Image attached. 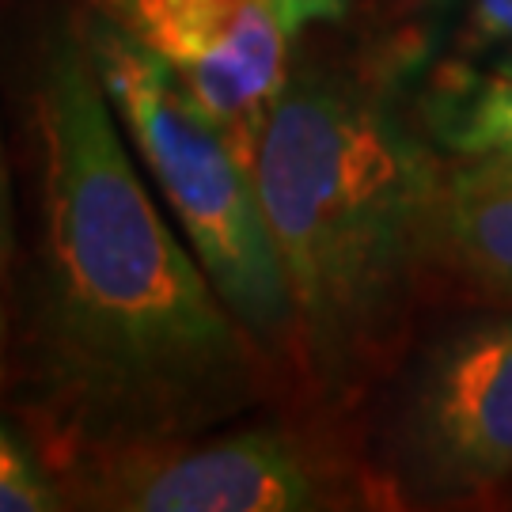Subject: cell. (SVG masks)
Here are the masks:
<instances>
[{"instance_id": "1", "label": "cell", "mask_w": 512, "mask_h": 512, "mask_svg": "<svg viewBox=\"0 0 512 512\" xmlns=\"http://www.w3.org/2000/svg\"><path fill=\"white\" fill-rule=\"evenodd\" d=\"M38 129L46 334L76 410L171 429L239 403L251 334L141 183L84 35L50 46Z\"/></svg>"}, {"instance_id": "2", "label": "cell", "mask_w": 512, "mask_h": 512, "mask_svg": "<svg viewBox=\"0 0 512 512\" xmlns=\"http://www.w3.org/2000/svg\"><path fill=\"white\" fill-rule=\"evenodd\" d=\"M440 156L395 107V76H289L251 141L262 213L293 300V330L323 384L384 349L425 266Z\"/></svg>"}, {"instance_id": "3", "label": "cell", "mask_w": 512, "mask_h": 512, "mask_svg": "<svg viewBox=\"0 0 512 512\" xmlns=\"http://www.w3.org/2000/svg\"><path fill=\"white\" fill-rule=\"evenodd\" d=\"M84 42L129 145L220 300L255 342L296 338L293 300L262 213L251 148L103 8L84 23Z\"/></svg>"}, {"instance_id": "4", "label": "cell", "mask_w": 512, "mask_h": 512, "mask_svg": "<svg viewBox=\"0 0 512 512\" xmlns=\"http://www.w3.org/2000/svg\"><path fill=\"white\" fill-rule=\"evenodd\" d=\"M406 467L440 497L494 494L512 478V315L448 334L418 372L403 421Z\"/></svg>"}, {"instance_id": "5", "label": "cell", "mask_w": 512, "mask_h": 512, "mask_svg": "<svg viewBox=\"0 0 512 512\" xmlns=\"http://www.w3.org/2000/svg\"><path fill=\"white\" fill-rule=\"evenodd\" d=\"M103 12L156 54L220 126L251 148L289 84L293 31L258 0H103Z\"/></svg>"}, {"instance_id": "6", "label": "cell", "mask_w": 512, "mask_h": 512, "mask_svg": "<svg viewBox=\"0 0 512 512\" xmlns=\"http://www.w3.org/2000/svg\"><path fill=\"white\" fill-rule=\"evenodd\" d=\"M103 505L133 512H296L323 509L334 497L327 467L285 433L137 448L110 463Z\"/></svg>"}, {"instance_id": "7", "label": "cell", "mask_w": 512, "mask_h": 512, "mask_svg": "<svg viewBox=\"0 0 512 512\" xmlns=\"http://www.w3.org/2000/svg\"><path fill=\"white\" fill-rule=\"evenodd\" d=\"M425 266L512 304V156L448 152L425 217Z\"/></svg>"}, {"instance_id": "8", "label": "cell", "mask_w": 512, "mask_h": 512, "mask_svg": "<svg viewBox=\"0 0 512 512\" xmlns=\"http://www.w3.org/2000/svg\"><path fill=\"white\" fill-rule=\"evenodd\" d=\"M384 69L425 73L429 92L512 80V0H406V35Z\"/></svg>"}, {"instance_id": "9", "label": "cell", "mask_w": 512, "mask_h": 512, "mask_svg": "<svg viewBox=\"0 0 512 512\" xmlns=\"http://www.w3.org/2000/svg\"><path fill=\"white\" fill-rule=\"evenodd\" d=\"M425 122L448 152L512 156V80L425 92Z\"/></svg>"}, {"instance_id": "10", "label": "cell", "mask_w": 512, "mask_h": 512, "mask_svg": "<svg viewBox=\"0 0 512 512\" xmlns=\"http://www.w3.org/2000/svg\"><path fill=\"white\" fill-rule=\"evenodd\" d=\"M61 505L31 452L0 425V512H50Z\"/></svg>"}, {"instance_id": "11", "label": "cell", "mask_w": 512, "mask_h": 512, "mask_svg": "<svg viewBox=\"0 0 512 512\" xmlns=\"http://www.w3.org/2000/svg\"><path fill=\"white\" fill-rule=\"evenodd\" d=\"M274 12L293 35H300L311 23H334L346 16V0H258Z\"/></svg>"}, {"instance_id": "12", "label": "cell", "mask_w": 512, "mask_h": 512, "mask_svg": "<svg viewBox=\"0 0 512 512\" xmlns=\"http://www.w3.org/2000/svg\"><path fill=\"white\" fill-rule=\"evenodd\" d=\"M4 270H8V198H4V167H0V346H4Z\"/></svg>"}]
</instances>
